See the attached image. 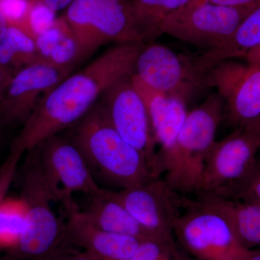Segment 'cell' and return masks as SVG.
<instances>
[{
	"label": "cell",
	"mask_w": 260,
	"mask_h": 260,
	"mask_svg": "<svg viewBox=\"0 0 260 260\" xmlns=\"http://www.w3.org/2000/svg\"><path fill=\"white\" fill-rule=\"evenodd\" d=\"M67 215L70 245L90 251L103 260L129 259L142 242L138 238L106 232L88 222L73 198L61 202Z\"/></svg>",
	"instance_id": "cell-13"
},
{
	"label": "cell",
	"mask_w": 260,
	"mask_h": 260,
	"mask_svg": "<svg viewBox=\"0 0 260 260\" xmlns=\"http://www.w3.org/2000/svg\"><path fill=\"white\" fill-rule=\"evenodd\" d=\"M224 111L223 98L215 93L188 112L174 144L157 169V177L165 174L164 180L172 190L185 195L201 191L205 164Z\"/></svg>",
	"instance_id": "cell-3"
},
{
	"label": "cell",
	"mask_w": 260,
	"mask_h": 260,
	"mask_svg": "<svg viewBox=\"0 0 260 260\" xmlns=\"http://www.w3.org/2000/svg\"><path fill=\"white\" fill-rule=\"evenodd\" d=\"M256 8L209 3L186 5L165 18L160 25V34L212 49L229 39Z\"/></svg>",
	"instance_id": "cell-8"
},
{
	"label": "cell",
	"mask_w": 260,
	"mask_h": 260,
	"mask_svg": "<svg viewBox=\"0 0 260 260\" xmlns=\"http://www.w3.org/2000/svg\"><path fill=\"white\" fill-rule=\"evenodd\" d=\"M9 26L8 21L5 19L4 15L0 12V39L4 36L7 29Z\"/></svg>",
	"instance_id": "cell-35"
},
{
	"label": "cell",
	"mask_w": 260,
	"mask_h": 260,
	"mask_svg": "<svg viewBox=\"0 0 260 260\" xmlns=\"http://www.w3.org/2000/svg\"><path fill=\"white\" fill-rule=\"evenodd\" d=\"M259 149L260 133L247 124L215 141L205 164L200 192L224 196L235 189L252 172Z\"/></svg>",
	"instance_id": "cell-7"
},
{
	"label": "cell",
	"mask_w": 260,
	"mask_h": 260,
	"mask_svg": "<svg viewBox=\"0 0 260 260\" xmlns=\"http://www.w3.org/2000/svg\"><path fill=\"white\" fill-rule=\"evenodd\" d=\"M137 27L144 44H151L160 35L167 17L186 6L190 0H130Z\"/></svg>",
	"instance_id": "cell-21"
},
{
	"label": "cell",
	"mask_w": 260,
	"mask_h": 260,
	"mask_svg": "<svg viewBox=\"0 0 260 260\" xmlns=\"http://www.w3.org/2000/svg\"><path fill=\"white\" fill-rule=\"evenodd\" d=\"M223 198L239 200L260 208V158L249 177Z\"/></svg>",
	"instance_id": "cell-27"
},
{
	"label": "cell",
	"mask_w": 260,
	"mask_h": 260,
	"mask_svg": "<svg viewBox=\"0 0 260 260\" xmlns=\"http://www.w3.org/2000/svg\"><path fill=\"white\" fill-rule=\"evenodd\" d=\"M56 12L42 0H31L28 15L22 25V30L34 38L50 28L57 20Z\"/></svg>",
	"instance_id": "cell-24"
},
{
	"label": "cell",
	"mask_w": 260,
	"mask_h": 260,
	"mask_svg": "<svg viewBox=\"0 0 260 260\" xmlns=\"http://www.w3.org/2000/svg\"><path fill=\"white\" fill-rule=\"evenodd\" d=\"M194 195L200 203L223 215L244 249L251 250L259 247V207L228 199L213 192H200Z\"/></svg>",
	"instance_id": "cell-18"
},
{
	"label": "cell",
	"mask_w": 260,
	"mask_h": 260,
	"mask_svg": "<svg viewBox=\"0 0 260 260\" xmlns=\"http://www.w3.org/2000/svg\"><path fill=\"white\" fill-rule=\"evenodd\" d=\"M87 56L79 42L70 32L53 50L47 62L72 71L76 64Z\"/></svg>",
	"instance_id": "cell-23"
},
{
	"label": "cell",
	"mask_w": 260,
	"mask_h": 260,
	"mask_svg": "<svg viewBox=\"0 0 260 260\" xmlns=\"http://www.w3.org/2000/svg\"><path fill=\"white\" fill-rule=\"evenodd\" d=\"M89 197L88 204L81 212L95 226L106 232L132 236L142 242L162 240L143 229L116 199L113 191L102 188Z\"/></svg>",
	"instance_id": "cell-17"
},
{
	"label": "cell",
	"mask_w": 260,
	"mask_h": 260,
	"mask_svg": "<svg viewBox=\"0 0 260 260\" xmlns=\"http://www.w3.org/2000/svg\"><path fill=\"white\" fill-rule=\"evenodd\" d=\"M21 157L20 154L10 151L9 155L0 166V203L6 198L10 185L16 177Z\"/></svg>",
	"instance_id": "cell-29"
},
{
	"label": "cell",
	"mask_w": 260,
	"mask_h": 260,
	"mask_svg": "<svg viewBox=\"0 0 260 260\" xmlns=\"http://www.w3.org/2000/svg\"><path fill=\"white\" fill-rule=\"evenodd\" d=\"M113 193L143 229L158 239L175 242L172 190L164 179L153 178L139 186Z\"/></svg>",
	"instance_id": "cell-12"
},
{
	"label": "cell",
	"mask_w": 260,
	"mask_h": 260,
	"mask_svg": "<svg viewBox=\"0 0 260 260\" xmlns=\"http://www.w3.org/2000/svg\"><path fill=\"white\" fill-rule=\"evenodd\" d=\"M144 46L142 43L120 44L56 85L23 123L10 151L23 155L76 124L106 90L134 74L137 59Z\"/></svg>",
	"instance_id": "cell-1"
},
{
	"label": "cell",
	"mask_w": 260,
	"mask_h": 260,
	"mask_svg": "<svg viewBox=\"0 0 260 260\" xmlns=\"http://www.w3.org/2000/svg\"><path fill=\"white\" fill-rule=\"evenodd\" d=\"M70 73L39 61L15 73L0 102V129L23 125L44 95Z\"/></svg>",
	"instance_id": "cell-11"
},
{
	"label": "cell",
	"mask_w": 260,
	"mask_h": 260,
	"mask_svg": "<svg viewBox=\"0 0 260 260\" xmlns=\"http://www.w3.org/2000/svg\"><path fill=\"white\" fill-rule=\"evenodd\" d=\"M64 133L79 148L92 173L112 185L127 189L156 178L144 156L113 127L99 102Z\"/></svg>",
	"instance_id": "cell-2"
},
{
	"label": "cell",
	"mask_w": 260,
	"mask_h": 260,
	"mask_svg": "<svg viewBox=\"0 0 260 260\" xmlns=\"http://www.w3.org/2000/svg\"><path fill=\"white\" fill-rule=\"evenodd\" d=\"M172 232L181 250L193 260H246L250 250L239 242L225 218L196 198L172 190Z\"/></svg>",
	"instance_id": "cell-5"
},
{
	"label": "cell",
	"mask_w": 260,
	"mask_h": 260,
	"mask_svg": "<svg viewBox=\"0 0 260 260\" xmlns=\"http://www.w3.org/2000/svg\"><path fill=\"white\" fill-rule=\"evenodd\" d=\"M42 1L51 10L57 13L61 10L67 9L74 0H42Z\"/></svg>",
	"instance_id": "cell-33"
},
{
	"label": "cell",
	"mask_w": 260,
	"mask_h": 260,
	"mask_svg": "<svg viewBox=\"0 0 260 260\" xmlns=\"http://www.w3.org/2000/svg\"><path fill=\"white\" fill-rule=\"evenodd\" d=\"M249 64H260V46L249 51L244 56Z\"/></svg>",
	"instance_id": "cell-34"
},
{
	"label": "cell",
	"mask_w": 260,
	"mask_h": 260,
	"mask_svg": "<svg viewBox=\"0 0 260 260\" xmlns=\"http://www.w3.org/2000/svg\"><path fill=\"white\" fill-rule=\"evenodd\" d=\"M132 82L141 95L147 112L154 138L160 148L157 151L153 177L162 159L172 148L179 130L185 121L188 112L186 103L148 86L137 75H132Z\"/></svg>",
	"instance_id": "cell-14"
},
{
	"label": "cell",
	"mask_w": 260,
	"mask_h": 260,
	"mask_svg": "<svg viewBox=\"0 0 260 260\" xmlns=\"http://www.w3.org/2000/svg\"><path fill=\"white\" fill-rule=\"evenodd\" d=\"M91 22L101 44L143 42L130 0H90Z\"/></svg>",
	"instance_id": "cell-16"
},
{
	"label": "cell",
	"mask_w": 260,
	"mask_h": 260,
	"mask_svg": "<svg viewBox=\"0 0 260 260\" xmlns=\"http://www.w3.org/2000/svg\"><path fill=\"white\" fill-rule=\"evenodd\" d=\"M246 124L250 126L253 129H256V131L259 132L260 133V116L257 119H254V121H251V122L248 123Z\"/></svg>",
	"instance_id": "cell-37"
},
{
	"label": "cell",
	"mask_w": 260,
	"mask_h": 260,
	"mask_svg": "<svg viewBox=\"0 0 260 260\" xmlns=\"http://www.w3.org/2000/svg\"><path fill=\"white\" fill-rule=\"evenodd\" d=\"M75 248L74 246L65 248L44 260H103L90 251L84 249L79 251Z\"/></svg>",
	"instance_id": "cell-30"
},
{
	"label": "cell",
	"mask_w": 260,
	"mask_h": 260,
	"mask_svg": "<svg viewBox=\"0 0 260 260\" xmlns=\"http://www.w3.org/2000/svg\"><path fill=\"white\" fill-rule=\"evenodd\" d=\"M135 75L158 91L186 103L207 85L208 73L198 56L190 57L158 44L143 47L135 65Z\"/></svg>",
	"instance_id": "cell-6"
},
{
	"label": "cell",
	"mask_w": 260,
	"mask_h": 260,
	"mask_svg": "<svg viewBox=\"0 0 260 260\" xmlns=\"http://www.w3.org/2000/svg\"><path fill=\"white\" fill-rule=\"evenodd\" d=\"M39 61L42 60L34 38L22 29L9 25L0 39V65L15 75Z\"/></svg>",
	"instance_id": "cell-20"
},
{
	"label": "cell",
	"mask_w": 260,
	"mask_h": 260,
	"mask_svg": "<svg viewBox=\"0 0 260 260\" xmlns=\"http://www.w3.org/2000/svg\"><path fill=\"white\" fill-rule=\"evenodd\" d=\"M17 175L20 196L28 207V225L18 244L0 260H44L71 246L65 221L51 208L55 200L43 174L37 146L27 152Z\"/></svg>",
	"instance_id": "cell-4"
},
{
	"label": "cell",
	"mask_w": 260,
	"mask_h": 260,
	"mask_svg": "<svg viewBox=\"0 0 260 260\" xmlns=\"http://www.w3.org/2000/svg\"><path fill=\"white\" fill-rule=\"evenodd\" d=\"M231 125H245L260 116V64H240L230 82L218 90Z\"/></svg>",
	"instance_id": "cell-15"
},
{
	"label": "cell",
	"mask_w": 260,
	"mask_h": 260,
	"mask_svg": "<svg viewBox=\"0 0 260 260\" xmlns=\"http://www.w3.org/2000/svg\"><path fill=\"white\" fill-rule=\"evenodd\" d=\"M37 147L43 174L55 201L61 203L74 193L89 196L101 190L83 153L64 133Z\"/></svg>",
	"instance_id": "cell-10"
},
{
	"label": "cell",
	"mask_w": 260,
	"mask_h": 260,
	"mask_svg": "<svg viewBox=\"0 0 260 260\" xmlns=\"http://www.w3.org/2000/svg\"><path fill=\"white\" fill-rule=\"evenodd\" d=\"M260 46V5L251 12L235 32L225 42L200 55L203 64L211 70L224 61L244 58L249 51Z\"/></svg>",
	"instance_id": "cell-19"
},
{
	"label": "cell",
	"mask_w": 260,
	"mask_h": 260,
	"mask_svg": "<svg viewBox=\"0 0 260 260\" xmlns=\"http://www.w3.org/2000/svg\"><path fill=\"white\" fill-rule=\"evenodd\" d=\"M181 254H182V260H193L191 259L190 257H189V256L186 255V254H184L182 251H181Z\"/></svg>",
	"instance_id": "cell-38"
},
{
	"label": "cell",
	"mask_w": 260,
	"mask_h": 260,
	"mask_svg": "<svg viewBox=\"0 0 260 260\" xmlns=\"http://www.w3.org/2000/svg\"><path fill=\"white\" fill-rule=\"evenodd\" d=\"M127 260H182V254L176 242L147 240Z\"/></svg>",
	"instance_id": "cell-25"
},
{
	"label": "cell",
	"mask_w": 260,
	"mask_h": 260,
	"mask_svg": "<svg viewBox=\"0 0 260 260\" xmlns=\"http://www.w3.org/2000/svg\"><path fill=\"white\" fill-rule=\"evenodd\" d=\"M209 3V4L233 7V8H256L260 5V0H190L186 5H197Z\"/></svg>",
	"instance_id": "cell-31"
},
{
	"label": "cell",
	"mask_w": 260,
	"mask_h": 260,
	"mask_svg": "<svg viewBox=\"0 0 260 260\" xmlns=\"http://www.w3.org/2000/svg\"><path fill=\"white\" fill-rule=\"evenodd\" d=\"M246 260H260V246L251 249Z\"/></svg>",
	"instance_id": "cell-36"
},
{
	"label": "cell",
	"mask_w": 260,
	"mask_h": 260,
	"mask_svg": "<svg viewBox=\"0 0 260 260\" xmlns=\"http://www.w3.org/2000/svg\"><path fill=\"white\" fill-rule=\"evenodd\" d=\"M131 78L114 84L98 102L121 138L144 156L153 175L157 143L146 107Z\"/></svg>",
	"instance_id": "cell-9"
},
{
	"label": "cell",
	"mask_w": 260,
	"mask_h": 260,
	"mask_svg": "<svg viewBox=\"0 0 260 260\" xmlns=\"http://www.w3.org/2000/svg\"><path fill=\"white\" fill-rule=\"evenodd\" d=\"M71 32L64 17L57 18L55 23L35 38L38 54L41 60L48 61L51 52L66 36Z\"/></svg>",
	"instance_id": "cell-26"
},
{
	"label": "cell",
	"mask_w": 260,
	"mask_h": 260,
	"mask_svg": "<svg viewBox=\"0 0 260 260\" xmlns=\"http://www.w3.org/2000/svg\"><path fill=\"white\" fill-rule=\"evenodd\" d=\"M28 225V207L21 198H5L0 203V251L15 247Z\"/></svg>",
	"instance_id": "cell-22"
},
{
	"label": "cell",
	"mask_w": 260,
	"mask_h": 260,
	"mask_svg": "<svg viewBox=\"0 0 260 260\" xmlns=\"http://www.w3.org/2000/svg\"><path fill=\"white\" fill-rule=\"evenodd\" d=\"M13 75L14 74L12 72L0 65V102L8 88Z\"/></svg>",
	"instance_id": "cell-32"
},
{
	"label": "cell",
	"mask_w": 260,
	"mask_h": 260,
	"mask_svg": "<svg viewBox=\"0 0 260 260\" xmlns=\"http://www.w3.org/2000/svg\"><path fill=\"white\" fill-rule=\"evenodd\" d=\"M30 4L31 0H0V12L9 25L21 28Z\"/></svg>",
	"instance_id": "cell-28"
}]
</instances>
